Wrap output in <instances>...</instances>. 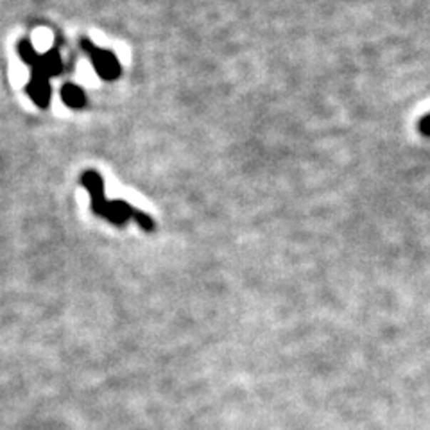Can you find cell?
<instances>
[{"label":"cell","instance_id":"cell-1","mask_svg":"<svg viewBox=\"0 0 430 430\" xmlns=\"http://www.w3.org/2000/svg\"><path fill=\"white\" fill-rule=\"evenodd\" d=\"M81 183L83 187L90 192L92 210L99 217L106 219V221H110L111 225L115 226H124L129 219H133L140 228H143V232H153V230H155V221L143 212L136 210L135 206L126 203L124 199H115V201L106 199V194H104V181L96 170H86V173H83Z\"/></svg>","mask_w":430,"mask_h":430},{"label":"cell","instance_id":"cell-2","mask_svg":"<svg viewBox=\"0 0 430 430\" xmlns=\"http://www.w3.org/2000/svg\"><path fill=\"white\" fill-rule=\"evenodd\" d=\"M81 45L85 48V52H88L90 61H92L93 68H96L101 79H104V81H115L121 76V63H118L117 56L113 52L96 47L90 40H83Z\"/></svg>","mask_w":430,"mask_h":430},{"label":"cell","instance_id":"cell-3","mask_svg":"<svg viewBox=\"0 0 430 430\" xmlns=\"http://www.w3.org/2000/svg\"><path fill=\"white\" fill-rule=\"evenodd\" d=\"M61 97L66 106L70 108H83L86 104V96L78 85H65L61 90Z\"/></svg>","mask_w":430,"mask_h":430}]
</instances>
